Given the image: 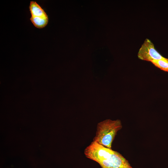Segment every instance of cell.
Instances as JSON below:
<instances>
[{
    "label": "cell",
    "instance_id": "6da1fadb",
    "mask_svg": "<svg viewBox=\"0 0 168 168\" xmlns=\"http://www.w3.org/2000/svg\"><path fill=\"white\" fill-rule=\"evenodd\" d=\"M86 156L97 162L102 168H133L121 154L94 141L85 149Z\"/></svg>",
    "mask_w": 168,
    "mask_h": 168
},
{
    "label": "cell",
    "instance_id": "7a4b0ae2",
    "mask_svg": "<svg viewBox=\"0 0 168 168\" xmlns=\"http://www.w3.org/2000/svg\"><path fill=\"white\" fill-rule=\"evenodd\" d=\"M122 127L119 119H107L98 123L93 141L111 149L112 142L118 131Z\"/></svg>",
    "mask_w": 168,
    "mask_h": 168
},
{
    "label": "cell",
    "instance_id": "3957f363",
    "mask_svg": "<svg viewBox=\"0 0 168 168\" xmlns=\"http://www.w3.org/2000/svg\"><path fill=\"white\" fill-rule=\"evenodd\" d=\"M138 56L140 59L150 62L166 58L156 50L153 44L148 39H146L142 44L138 53Z\"/></svg>",
    "mask_w": 168,
    "mask_h": 168
},
{
    "label": "cell",
    "instance_id": "277c9868",
    "mask_svg": "<svg viewBox=\"0 0 168 168\" xmlns=\"http://www.w3.org/2000/svg\"><path fill=\"white\" fill-rule=\"evenodd\" d=\"M29 8L32 16L48 17L44 10L35 1L30 2Z\"/></svg>",
    "mask_w": 168,
    "mask_h": 168
},
{
    "label": "cell",
    "instance_id": "5b68a950",
    "mask_svg": "<svg viewBox=\"0 0 168 168\" xmlns=\"http://www.w3.org/2000/svg\"><path fill=\"white\" fill-rule=\"evenodd\" d=\"M30 20L35 27L41 29L46 26L48 23L49 19L48 17L31 16Z\"/></svg>",
    "mask_w": 168,
    "mask_h": 168
},
{
    "label": "cell",
    "instance_id": "8992f818",
    "mask_svg": "<svg viewBox=\"0 0 168 168\" xmlns=\"http://www.w3.org/2000/svg\"><path fill=\"white\" fill-rule=\"evenodd\" d=\"M151 62L156 67L163 71L168 72V58L154 60Z\"/></svg>",
    "mask_w": 168,
    "mask_h": 168
}]
</instances>
